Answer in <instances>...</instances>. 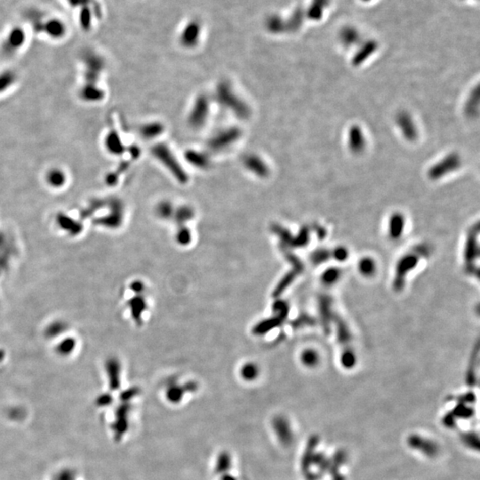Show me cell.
<instances>
[{
    "label": "cell",
    "mask_w": 480,
    "mask_h": 480,
    "mask_svg": "<svg viewBox=\"0 0 480 480\" xmlns=\"http://www.w3.org/2000/svg\"><path fill=\"white\" fill-rule=\"evenodd\" d=\"M70 7L78 8L81 10L83 8H93L96 11L101 12L100 5L96 0H65Z\"/></svg>",
    "instance_id": "5"
},
{
    "label": "cell",
    "mask_w": 480,
    "mask_h": 480,
    "mask_svg": "<svg viewBox=\"0 0 480 480\" xmlns=\"http://www.w3.org/2000/svg\"><path fill=\"white\" fill-rule=\"evenodd\" d=\"M303 361L305 363L306 365H310V366H313L317 362V356L315 354L313 351H305L303 355Z\"/></svg>",
    "instance_id": "7"
},
{
    "label": "cell",
    "mask_w": 480,
    "mask_h": 480,
    "mask_svg": "<svg viewBox=\"0 0 480 480\" xmlns=\"http://www.w3.org/2000/svg\"><path fill=\"white\" fill-rule=\"evenodd\" d=\"M16 83L17 75L14 70H2L0 72V95L8 92Z\"/></svg>",
    "instance_id": "4"
},
{
    "label": "cell",
    "mask_w": 480,
    "mask_h": 480,
    "mask_svg": "<svg viewBox=\"0 0 480 480\" xmlns=\"http://www.w3.org/2000/svg\"><path fill=\"white\" fill-rule=\"evenodd\" d=\"M27 32L22 26H13L5 35L1 43L2 52L7 56H14L26 44Z\"/></svg>",
    "instance_id": "2"
},
{
    "label": "cell",
    "mask_w": 480,
    "mask_h": 480,
    "mask_svg": "<svg viewBox=\"0 0 480 480\" xmlns=\"http://www.w3.org/2000/svg\"><path fill=\"white\" fill-rule=\"evenodd\" d=\"M241 373H242V376L244 377L246 380H254L258 374V370L255 365H247L244 366Z\"/></svg>",
    "instance_id": "6"
},
{
    "label": "cell",
    "mask_w": 480,
    "mask_h": 480,
    "mask_svg": "<svg viewBox=\"0 0 480 480\" xmlns=\"http://www.w3.org/2000/svg\"><path fill=\"white\" fill-rule=\"evenodd\" d=\"M371 266H372V263L370 261H365L361 264V270L364 273L369 274L373 270V267Z\"/></svg>",
    "instance_id": "9"
},
{
    "label": "cell",
    "mask_w": 480,
    "mask_h": 480,
    "mask_svg": "<svg viewBox=\"0 0 480 480\" xmlns=\"http://www.w3.org/2000/svg\"><path fill=\"white\" fill-rule=\"evenodd\" d=\"M27 20L35 33L43 34L51 40H62L68 33L66 23L59 17L31 10L27 15Z\"/></svg>",
    "instance_id": "1"
},
{
    "label": "cell",
    "mask_w": 480,
    "mask_h": 480,
    "mask_svg": "<svg viewBox=\"0 0 480 480\" xmlns=\"http://www.w3.org/2000/svg\"><path fill=\"white\" fill-rule=\"evenodd\" d=\"M44 183L48 188L55 190H60L66 187L69 181V175L66 171L60 166H53L45 171L44 174Z\"/></svg>",
    "instance_id": "3"
},
{
    "label": "cell",
    "mask_w": 480,
    "mask_h": 480,
    "mask_svg": "<svg viewBox=\"0 0 480 480\" xmlns=\"http://www.w3.org/2000/svg\"><path fill=\"white\" fill-rule=\"evenodd\" d=\"M229 457L226 454H223L222 456L219 458V469L220 470H223V469L226 470V469H229V466H228L229 465Z\"/></svg>",
    "instance_id": "8"
}]
</instances>
